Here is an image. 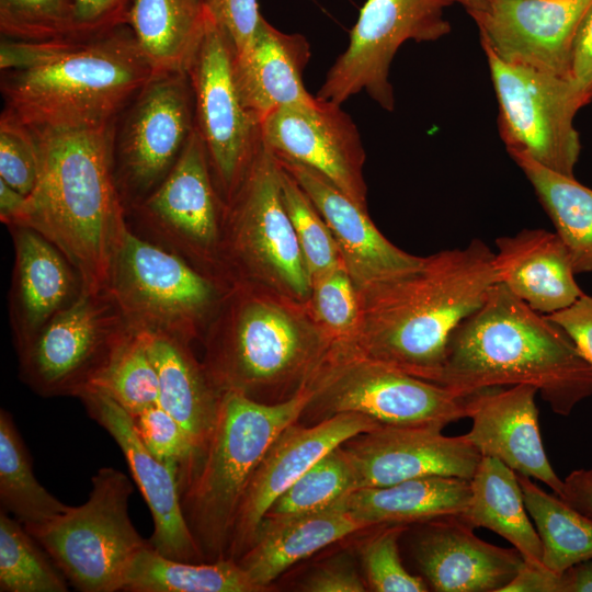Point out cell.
Wrapping results in <instances>:
<instances>
[{
  "label": "cell",
  "mask_w": 592,
  "mask_h": 592,
  "mask_svg": "<svg viewBox=\"0 0 592 592\" xmlns=\"http://www.w3.org/2000/svg\"><path fill=\"white\" fill-rule=\"evenodd\" d=\"M563 483L561 499L592 519V466L571 471Z\"/></svg>",
  "instance_id": "obj_52"
},
{
  "label": "cell",
  "mask_w": 592,
  "mask_h": 592,
  "mask_svg": "<svg viewBox=\"0 0 592 592\" xmlns=\"http://www.w3.org/2000/svg\"><path fill=\"white\" fill-rule=\"evenodd\" d=\"M320 213L338 244L357 292L419 267L424 257L391 243L360 206L318 171L277 158Z\"/></svg>",
  "instance_id": "obj_23"
},
{
  "label": "cell",
  "mask_w": 592,
  "mask_h": 592,
  "mask_svg": "<svg viewBox=\"0 0 592 592\" xmlns=\"http://www.w3.org/2000/svg\"><path fill=\"white\" fill-rule=\"evenodd\" d=\"M496 91L500 136L508 152L524 153L558 173L573 177L580 138L573 118L582 107L561 77L510 64L482 46Z\"/></svg>",
  "instance_id": "obj_13"
},
{
  "label": "cell",
  "mask_w": 592,
  "mask_h": 592,
  "mask_svg": "<svg viewBox=\"0 0 592 592\" xmlns=\"http://www.w3.org/2000/svg\"><path fill=\"white\" fill-rule=\"evenodd\" d=\"M532 184L565 243L576 274L592 272V190L524 153L510 155Z\"/></svg>",
  "instance_id": "obj_33"
},
{
  "label": "cell",
  "mask_w": 592,
  "mask_h": 592,
  "mask_svg": "<svg viewBox=\"0 0 592 592\" xmlns=\"http://www.w3.org/2000/svg\"><path fill=\"white\" fill-rule=\"evenodd\" d=\"M501 592H559V573L524 561Z\"/></svg>",
  "instance_id": "obj_51"
},
{
  "label": "cell",
  "mask_w": 592,
  "mask_h": 592,
  "mask_svg": "<svg viewBox=\"0 0 592 592\" xmlns=\"http://www.w3.org/2000/svg\"><path fill=\"white\" fill-rule=\"evenodd\" d=\"M129 330L107 289L80 287L68 306L18 348L21 378L44 397H78Z\"/></svg>",
  "instance_id": "obj_12"
},
{
  "label": "cell",
  "mask_w": 592,
  "mask_h": 592,
  "mask_svg": "<svg viewBox=\"0 0 592 592\" xmlns=\"http://www.w3.org/2000/svg\"><path fill=\"white\" fill-rule=\"evenodd\" d=\"M382 424L360 413H339L307 425L296 421L274 440L257 467L238 509L227 558L237 560L254 543L274 501L329 452Z\"/></svg>",
  "instance_id": "obj_19"
},
{
  "label": "cell",
  "mask_w": 592,
  "mask_h": 592,
  "mask_svg": "<svg viewBox=\"0 0 592 592\" xmlns=\"http://www.w3.org/2000/svg\"><path fill=\"white\" fill-rule=\"evenodd\" d=\"M499 283L543 315L561 310L584 293L576 282L569 252L556 232L523 229L496 240Z\"/></svg>",
  "instance_id": "obj_26"
},
{
  "label": "cell",
  "mask_w": 592,
  "mask_h": 592,
  "mask_svg": "<svg viewBox=\"0 0 592 592\" xmlns=\"http://www.w3.org/2000/svg\"><path fill=\"white\" fill-rule=\"evenodd\" d=\"M434 383L465 396L532 385L555 413L569 415L592 395V365L559 326L496 283L451 333Z\"/></svg>",
  "instance_id": "obj_3"
},
{
  "label": "cell",
  "mask_w": 592,
  "mask_h": 592,
  "mask_svg": "<svg viewBox=\"0 0 592 592\" xmlns=\"http://www.w3.org/2000/svg\"><path fill=\"white\" fill-rule=\"evenodd\" d=\"M3 38L44 42L76 33L72 0H0Z\"/></svg>",
  "instance_id": "obj_41"
},
{
  "label": "cell",
  "mask_w": 592,
  "mask_h": 592,
  "mask_svg": "<svg viewBox=\"0 0 592 592\" xmlns=\"http://www.w3.org/2000/svg\"><path fill=\"white\" fill-rule=\"evenodd\" d=\"M559 592H592V559L574 563L560 572Z\"/></svg>",
  "instance_id": "obj_54"
},
{
  "label": "cell",
  "mask_w": 592,
  "mask_h": 592,
  "mask_svg": "<svg viewBox=\"0 0 592 592\" xmlns=\"http://www.w3.org/2000/svg\"><path fill=\"white\" fill-rule=\"evenodd\" d=\"M78 398L91 419L113 437L126 459L152 516L153 531L148 539L151 547L172 559L205 561L183 514L177 470L147 449L133 415L109 395L90 388Z\"/></svg>",
  "instance_id": "obj_21"
},
{
  "label": "cell",
  "mask_w": 592,
  "mask_h": 592,
  "mask_svg": "<svg viewBox=\"0 0 592 592\" xmlns=\"http://www.w3.org/2000/svg\"><path fill=\"white\" fill-rule=\"evenodd\" d=\"M15 267L12 315L16 345L33 338L78 295L73 266L62 252L36 230L13 226Z\"/></svg>",
  "instance_id": "obj_27"
},
{
  "label": "cell",
  "mask_w": 592,
  "mask_h": 592,
  "mask_svg": "<svg viewBox=\"0 0 592 592\" xmlns=\"http://www.w3.org/2000/svg\"><path fill=\"white\" fill-rule=\"evenodd\" d=\"M4 109L36 133L113 124L155 76L130 27L0 44Z\"/></svg>",
  "instance_id": "obj_1"
},
{
  "label": "cell",
  "mask_w": 592,
  "mask_h": 592,
  "mask_svg": "<svg viewBox=\"0 0 592 592\" xmlns=\"http://www.w3.org/2000/svg\"><path fill=\"white\" fill-rule=\"evenodd\" d=\"M300 590L307 592H363L367 585L349 556H337L319 565L305 579Z\"/></svg>",
  "instance_id": "obj_48"
},
{
  "label": "cell",
  "mask_w": 592,
  "mask_h": 592,
  "mask_svg": "<svg viewBox=\"0 0 592 592\" xmlns=\"http://www.w3.org/2000/svg\"><path fill=\"white\" fill-rule=\"evenodd\" d=\"M410 553L429 590L501 592L524 559L513 548L482 540L459 515L414 523Z\"/></svg>",
  "instance_id": "obj_22"
},
{
  "label": "cell",
  "mask_w": 592,
  "mask_h": 592,
  "mask_svg": "<svg viewBox=\"0 0 592 592\" xmlns=\"http://www.w3.org/2000/svg\"><path fill=\"white\" fill-rule=\"evenodd\" d=\"M493 260L488 246L474 239L358 292L357 331L351 342L339 344L434 383L451 333L499 283Z\"/></svg>",
  "instance_id": "obj_2"
},
{
  "label": "cell",
  "mask_w": 592,
  "mask_h": 592,
  "mask_svg": "<svg viewBox=\"0 0 592 592\" xmlns=\"http://www.w3.org/2000/svg\"><path fill=\"white\" fill-rule=\"evenodd\" d=\"M223 265L240 282L308 304L311 280L282 195V166L262 143L225 204Z\"/></svg>",
  "instance_id": "obj_7"
},
{
  "label": "cell",
  "mask_w": 592,
  "mask_h": 592,
  "mask_svg": "<svg viewBox=\"0 0 592 592\" xmlns=\"http://www.w3.org/2000/svg\"><path fill=\"white\" fill-rule=\"evenodd\" d=\"M29 198L0 179V218L9 227L19 226L27 212Z\"/></svg>",
  "instance_id": "obj_53"
},
{
  "label": "cell",
  "mask_w": 592,
  "mask_h": 592,
  "mask_svg": "<svg viewBox=\"0 0 592 592\" xmlns=\"http://www.w3.org/2000/svg\"><path fill=\"white\" fill-rule=\"evenodd\" d=\"M357 489L384 487L431 476L470 480L481 460L467 436H447L435 428L380 425L342 444Z\"/></svg>",
  "instance_id": "obj_20"
},
{
  "label": "cell",
  "mask_w": 592,
  "mask_h": 592,
  "mask_svg": "<svg viewBox=\"0 0 592 592\" xmlns=\"http://www.w3.org/2000/svg\"><path fill=\"white\" fill-rule=\"evenodd\" d=\"M136 431L147 449L177 470L180 486L194 470L200 451L183 426L160 405L133 417Z\"/></svg>",
  "instance_id": "obj_44"
},
{
  "label": "cell",
  "mask_w": 592,
  "mask_h": 592,
  "mask_svg": "<svg viewBox=\"0 0 592 592\" xmlns=\"http://www.w3.org/2000/svg\"><path fill=\"white\" fill-rule=\"evenodd\" d=\"M208 16L229 38L234 53L252 38L261 19L257 0H202Z\"/></svg>",
  "instance_id": "obj_46"
},
{
  "label": "cell",
  "mask_w": 592,
  "mask_h": 592,
  "mask_svg": "<svg viewBox=\"0 0 592 592\" xmlns=\"http://www.w3.org/2000/svg\"><path fill=\"white\" fill-rule=\"evenodd\" d=\"M114 124L36 133L41 167L19 226L54 243L77 272L81 288L107 289L115 248L127 224L113 161Z\"/></svg>",
  "instance_id": "obj_4"
},
{
  "label": "cell",
  "mask_w": 592,
  "mask_h": 592,
  "mask_svg": "<svg viewBox=\"0 0 592 592\" xmlns=\"http://www.w3.org/2000/svg\"><path fill=\"white\" fill-rule=\"evenodd\" d=\"M469 483V503L459 516L474 528L485 527L506 539L525 562L545 567L542 542L528 519L516 473L483 456Z\"/></svg>",
  "instance_id": "obj_31"
},
{
  "label": "cell",
  "mask_w": 592,
  "mask_h": 592,
  "mask_svg": "<svg viewBox=\"0 0 592 592\" xmlns=\"http://www.w3.org/2000/svg\"><path fill=\"white\" fill-rule=\"evenodd\" d=\"M356 489L355 469L344 447L340 445L284 491L267 510L263 521L323 510Z\"/></svg>",
  "instance_id": "obj_39"
},
{
  "label": "cell",
  "mask_w": 592,
  "mask_h": 592,
  "mask_svg": "<svg viewBox=\"0 0 592 592\" xmlns=\"http://www.w3.org/2000/svg\"><path fill=\"white\" fill-rule=\"evenodd\" d=\"M364 530L340 500L320 511L263 521L254 543L237 561L251 581L266 591L294 563Z\"/></svg>",
  "instance_id": "obj_28"
},
{
  "label": "cell",
  "mask_w": 592,
  "mask_h": 592,
  "mask_svg": "<svg viewBox=\"0 0 592 592\" xmlns=\"http://www.w3.org/2000/svg\"><path fill=\"white\" fill-rule=\"evenodd\" d=\"M206 18L202 0H132L126 25L156 73L186 71Z\"/></svg>",
  "instance_id": "obj_32"
},
{
  "label": "cell",
  "mask_w": 592,
  "mask_h": 592,
  "mask_svg": "<svg viewBox=\"0 0 592 592\" xmlns=\"http://www.w3.org/2000/svg\"><path fill=\"white\" fill-rule=\"evenodd\" d=\"M122 591L261 592L235 559L178 560L160 554L150 544L134 558Z\"/></svg>",
  "instance_id": "obj_34"
},
{
  "label": "cell",
  "mask_w": 592,
  "mask_h": 592,
  "mask_svg": "<svg viewBox=\"0 0 592 592\" xmlns=\"http://www.w3.org/2000/svg\"><path fill=\"white\" fill-rule=\"evenodd\" d=\"M90 388L105 392L133 417L158 403V375L140 332L129 330Z\"/></svg>",
  "instance_id": "obj_38"
},
{
  "label": "cell",
  "mask_w": 592,
  "mask_h": 592,
  "mask_svg": "<svg viewBox=\"0 0 592 592\" xmlns=\"http://www.w3.org/2000/svg\"><path fill=\"white\" fill-rule=\"evenodd\" d=\"M261 139L277 158L318 171L367 208L365 150L355 123L340 104L317 98L314 105L278 109L261 122Z\"/></svg>",
  "instance_id": "obj_17"
},
{
  "label": "cell",
  "mask_w": 592,
  "mask_h": 592,
  "mask_svg": "<svg viewBox=\"0 0 592 592\" xmlns=\"http://www.w3.org/2000/svg\"><path fill=\"white\" fill-rule=\"evenodd\" d=\"M310 397L308 386L277 403L224 392L208 441L180 487L185 521L205 561L227 558L235 519L257 467L278 434L299 421Z\"/></svg>",
  "instance_id": "obj_6"
},
{
  "label": "cell",
  "mask_w": 592,
  "mask_h": 592,
  "mask_svg": "<svg viewBox=\"0 0 592 592\" xmlns=\"http://www.w3.org/2000/svg\"><path fill=\"white\" fill-rule=\"evenodd\" d=\"M592 0H487L471 14L502 60L570 80L573 43Z\"/></svg>",
  "instance_id": "obj_18"
},
{
  "label": "cell",
  "mask_w": 592,
  "mask_h": 592,
  "mask_svg": "<svg viewBox=\"0 0 592 592\" xmlns=\"http://www.w3.org/2000/svg\"><path fill=\"white\" fill-rule=\"evenodd\" d=\"M1 509L24 525L46 522L68 510L36 479L31 456L12 415L0 412Z\"/></svg>",
  "instance_id": "obj_36"
},
{
  "label": "cell",
  "mask_w": 592,
  "mask_h": 592,
  "mask_svg": "<svg viewBox=\"0 0 592 592\" xmlns=\"http://www.w3.org/2000/svg\"><path fill=\"white\" fill-rule=\"evenodd\" d=\"M469 499V480L431 476L390 486L360 488L342 502L366 530L408 526L443 515H460Z\"/></svg>",
  "instance_id": "obj_30"
},
{
  "label": "cell",
  "mask_w": 592,
  "mask_h": 592,
  "mask_svg": "<svg viewBox=\"0 0 592 592\" xmlns=\"http://www.w3.org/2000/svg\"><path fill=\"white\" fill-rule=\"evenodd\" d=\"M39 167L36 133L14 113L3 109L0 115V179L29 196L37 183Z\"/></svg>",
  "instance_id": "obj_45"
},
{
  "label": "cell",
  "mask_w": 592,
  "mask_h": 592,
  "mask_svg": "<svg viewBox=\"0 0 592 592\" xmlns=\"http://www.w3.org/2000/svg\"><path fill=\"white\" fill-rule=\"evenodd\" d=\"M130 209L183 258L206 269H224L225 203L196 128L169 174Z\"/></svg>",
  "instance_id": "obj_16"
},
{
  "label": "cell",
  "mask_w": 592,
  "mask_h": 592,
  "mask_svg": "<svg viewBox=\"0 0 592 592\" xmlns=\"http://www.w3.org/2000/svg\"><path fill=\"white\" fill-rule=\"evenodd\" d=\"M309 307L334 343L352 341L360 323V297L344 264L311 281Z\"/></svg>",
  "instance_id": "obj_42"
},
{
  "label": "cell",
  "mask_w": 592,
  "mask_h": 592,
  "mask_svg": "<svg viewBox=\"0 0 592 592\" xmlns=\"http://www.w3.org/2000/svg\"><path fill=\"white\" fill-rule=\"evenodd\" d=\"M204 343L216 387L263 403L307 387L334 345L308 304L240 282L230 284Z\"/></svg>",
  "instance_id": "obj_5"
},
{
  "label": "cell",
  "mask_w": 592,
  "mask_h": 592,
  "mask_svg": "<svg viewBox=\"0 0 592 592\" xmlns=\"http://www.w3.org/2000/svg\"><path fill=\"white\" fill-rule=\"evenodd\" d=\"M195 128L187 72L155 73L114 124V174L126 209L163 181Z\"/></svg>",
  "instance_id": "obj_11"
},
{
  "label": "cell",
  "mask_w": 592,
  "mask_h": 592,
  "mask_svg": "<svg viewBox=\"0 0 592 592\" xmlns=\"http://www.w3.org/2000/svg\"><path fill=\"white\" fill-rule=\"evenodd\" d=\"M307 386L311 397L300 417L307 425L339 413H360L382 425L443 430L468 418L470 395L412 376L339 343Z\"/></svg>",
  "instance_id": "obj_8"
},
{
  "label": "cell",
  "mask_w": 592,
  "mask_h": 592,
  "mask_svg": "<svg viewBox=\"0 0 592 592\" xmlns=\"http://www.w3.org/2000/svg\"><path fill=\"white\" fill-rule=\"evenodd\" d=\"M527 513L543 546V563L560 573L592 559V519L556 493L544 491L531 477L517 474Z\"/></svg>",
  "instance_id": "obj_35"
},
{
  "label": "cell",
  "mask_w": 592,
  "mask_h": 592,
  "mask_svg": "<svg viewBox=\"0 0 592 592\" xmlns=\"http://www.w3.org/2000/svg\"><path fill=\"white\" fill-rule=\"evenodd\" d=\"M282 195L310 280L342 265V258L329 226L296 180L283 167Z\"/></svg>",
  "instance_id": "obj_40"
},
{
  "label": "cell",
  "mask_w": 592,
  "mask_h": 592,
  "mask_svg": "<svg viewBox=\"0 0 592 592\" xmlns=\"http://www.w3.org/2000/svg\"><path fill=\"white\" fill-rule=\"evenodd\" d=\"M546 317L568 334L592 365V296L583 294L570 306Z\"/></svg>",
  "instance_id": "obj_49"
},
{
  "label": "cell",
  "mask_w": 592,
  "mask_h": 592,
  "mask_svg": "<svg viewBox=\"0 0 592 592\" xmlns=\"http://www.w3.org/2000/svg\"><path fill=\"white\" fill-rule=\"evenodd\" d=\"M132 0H72L76 33L91 35L126 25Z\"/></svg>",
  "instance_id": "obj_47"
},
{
  "label": "cell",
  "mask_w": 592,
  "mask_h": 592,
  "mask_svg": "<svg viewBox=\"0 0 592 592\" xmlns=\"http://www.w3.org/2000/svg\"><path fill=\"white\" fill-rule=\"evenodd\" d=\"M215 278L126 226L114 251L107 291L132 330L191 343L207 329L229 289Z\"/></svg>",
  "instance_id": "obj_9"
},
{
  "label": "cell",
  "mask_w": 592,
  "mask_h": 592,
  "mask_svg": "<svg viewBox=\"0 0 592 592\" xmlns=\"http://www.w3.org/2000/svg\"><path fill=\"white\" fill-rule=\"evenodd\" d=\"M133 491L127 475L102 467L84 503L46 522L23 525L76 590L122 591L130 563L149 544L129 516Z\"/></svg>",
  "instance_id": "obj_10"
},
{
  "label": "cell",
  "mask_w": 592,
  "mask_h": 592,
  "mask_svg": "<svg viewBox=\"0 0 592 592\" xmlns=\"http://www.w3.org/2000/svg\"><path fill=\"white\" fill-rule=\"evenodd\" d=\"M570 82L582 107L592 101V7L582 20L573 43Z\"/></svg>",
  "instance_id": "obj_50"
},
{
  "label": "cell",
  "mask_w": 592,
  "mask_h": 592,
  "mask_svg": "<svg viewBox=\"0 0 592 592\" xmlns=\"http://www.w3.org/2000/svg\"><path fill=\"white\" fill-rule=\"evenodd\" d=\"M406 525L379 527L361 547L369 590L375 592H426L424 580L403 565L399 542Z\"/></svg>",
  "instance_id": "obj_43"
},
{
  "label": "cell",
  "mask_w": 592,
  "mask_h": 592,
  "mask_svg": "<svg viewBox=\"0 0 592 592\" xmlns=\"http://www.w3.org/2000/svg\"><path fill=\"white\" fill-rule=\"evenodd\" d=\"M0 591L66 592L68 581L25 526L0 511Z\"/></svg>",
  "instance_id": "obj_37"
},
{
  "label": "cell",
  "mask_w": 592,
  "mask_h": 592,
  "mask_svg": "<svg viewBox=\"0 0 592 592\" xmlns=\"http://www.w3.org/2000/svg\"><path fill=\"white\" fill-rule=\"evenodd\" d=\"M147 351L157 371L159 401L186 431L200 453L216 422L223 392L200 363L190 343L178 338L143 332Z\"/></svg>",
  "instance_id": "obj_29"
},
{
  "label": "cell",
  "mask_w": 592,
  "mask_h": 592,
  "mask_svg": "<svg viewBox=\"0 0 592 592\" xmlns=\"http://www.w3.org/2000/svg\"><path fill=\"white\" fill-rule=\"evenodd\" d=\"M310 47L301 34H287L261 16L251 41L232 55V77L243 106L260 122L286 106L317 102L304 84Z\"/></svg>",
  "instance_id": "obj_25"
},
{
  "label": "cell",
  "mask_w": 592,
  "mask_h": 592,
  "mask_svg": "<svg viewBox=\"0 0 592 592\" xmlns=\"http://www.w3.org/2000/svg\"><path fill=\"white\" fill-rule=\"evenodd\" d=\"M532 385L487 388L470 395L465 435L483 457L499 459L517 474L544 482L560 498L565 483L547 458Z\"/></svg>",
  "instance_id": "obj_24"
},
{
  "label": "cell",
  "mask_w": 592,
  "mask_h": 592,
  "mask_svg": "<svg viewBox=\"0 0 592 592\" xmlns=\"http://www.w3.org/2000/svg\"><path fill=\"white\" fill-rule=\"evenodd\" d=\"M465 8L466 12L471 15L486 8L487 0H452Z\"/></svg>",
  "instance_id": "obj_55"
},
{
  "label": "cell",
  "mask_w": 592,
  "mask_h": 592,
  "mask_svg": "<svg viewBox=\"0 0 592 592\" xmlns=\"http://www.w3.org/2000/svg\"><path fill=\"white\" fill-rule=\"evenodd\" d=\"M452 4V0H366L348 47L316 96L341 105L364 91L384 110L394 111L389 69L397 50L410 39L434 42L447 35L451 24L444 11Z\"/></svg>",
  "instance_id": "obj_14"
},
{
  "label": "cell",
  "mask_w": 592,
  "mask_h": 592,
  "mask_svg": "<svg viewBox=\"0 0 592 592\" xmlns=\"http://www.w3.org/2000/svg\"><path fill=\"white\" fill-rule=\"evenodd\" d=\"M232 55L229 38L207 14L202 41L186 72L194 93L195 127L225 204L262 144L261 124L243 106L236 89Z\"/></svg>",
  "instance_id": "obj_15"
}]
</instances>
